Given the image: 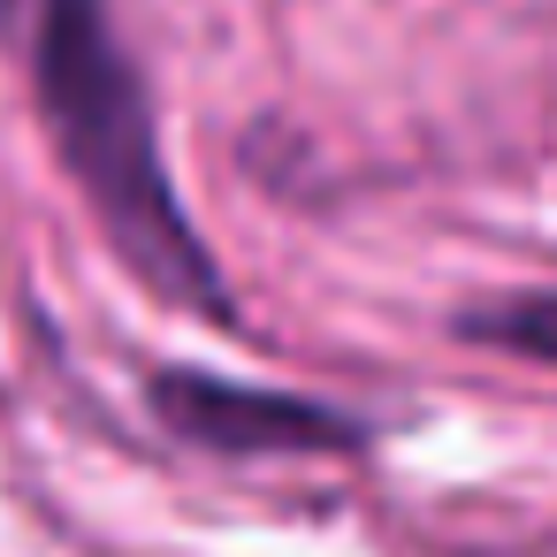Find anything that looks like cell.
Listing matches in <instances>:
<instances>
[{
	"mask_svg": "<svg viewBox=\"0 0 557 557\" xmlns=\"http://www.w3.org/2000/svg\"><path fill=\"white\" fill-rule=\"evenodd\" d=\"M32 85H39L47 138L70 184L85 191V207L100 214V237L115 245V260L161 306L230 329L237 306H230L222 260L207 252V237L191 230V207L176 199L153 92L108 16V0H39Z\"/></svg>",
	"mask_w": 557,
	"mask_h": 557,
	"instance_id": "1",
	"label": "cell"
},
{
	"mask_svg": "<svg viewBox=\"0 0 557 557\" xmlns=\"http://www.w3.org/2000/svg\"><path fill=\"white\" fill-rule=\"evenodd\" d=\"M146 412L176 443L214 450V458H329V450H367L374 443V428L344 405L230 382L214 367H153L146 374Z\"/></svg>",
	"mask_w": 557,
	"mask_h": 557,
	"instance_id": "2",
	"label": "cell"
},
{
	"mask_svg": "<svg viewBox=\"0 0 557 557\" xmlns=\"http://www.w3.org/2000/svg\"><path fill=\"white\" fill-rule=\"evenodd\" d=\"M450 329H458L466 344H488V351H511V359H542V367H557V290H511V298L466 306Z\"/></svg>",
	"mask_w": 557,
	"mask_h": 557,
	"instance_id": "3",
	"label": "cell"
},
{
	"mask_svg": "<svg viewBox=\"0 0 557 557\" xmlns=\"http://www.w3.org/2000/svg\"><path fill=\"white\" fill-rule=\"evenodd\" d=\"M0 16H9V0H0Z\"/></svg>",
	"mask_w": 557,
	"mask_h": 557,
	"instance_id": "4",
	"label": "cell"
}]
</instances>
